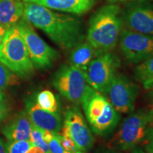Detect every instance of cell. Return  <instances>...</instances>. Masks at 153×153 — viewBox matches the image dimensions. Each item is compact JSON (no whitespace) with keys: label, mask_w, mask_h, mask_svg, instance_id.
I'll list each match as a JSON object with an SVG mask.
<instances>
[{"label":"cell","mask_w":153,"mask_h":153,"mask_svg":"<svg viewBox=\"0 0 153 153\" xmlns=\"http://www.w3.org/2000/svg\"><path fill=\"white\" fill-rule=\"evenodd\" d=\"M23 17L65 51L72 50L84 40L82 23L72 15L60 14L41 5L24 1Z\"/></svg>","instance_id":"cell-1"},{"label":"cell","mask_w":153,"mask_h":153,"mask_svg":"<svg viewBox=\"0 0 153 153\" xmlns=\"http://www.w3.org/2000/svg\"><path fill=\"white\" fill-rule=\"evenodd\" d=\"M120 9L115 4L104 6L91 16L87 40L94 48L97 56L111 52L119 41L123 24Z\"/></svg>","instance_id":"cell-2"},{"label":"cell","mask_w":153,"mask_h":153,"mask_svg":"<svg viewBox=\"0 0 153 153\" xmlns=\"http://www.w3.org/2000/svg\"><path fill=\"white\" fill-rule=\"evenodd\" d=\"M81 104L91 131L97 135H109L118 125L119 113L104 94L88 85Z\"/></svg>","instance_id":"cell-3"},{"label":"cell","mask_w":153,"mask_h":153,"mask_svg":"<svg viewBox=\"0 0 153 153\" xmlns=\"http://www.w3.org/2000/svg\"><path fill=\"white\" fill-rule=\"evenodd\" d=\"M0 62L21 78H29L34 72L27 48L16 24L9 27L0 45Z\"/></svg>","instance_id":"cell-4"},{"label":"cell","mask_w":153,"mask_h":153,"mask_svg":"<svg viewBox=\"0 0 153 153\" xmlns=\"http://www.w3.org/2000/svg\"><path fill=\"white\" fill-rule=\"evenodd\" d=\"M151 123V110H138L124 121L114 137V145L118 150H133L143 143Z\"/></svg>","instance_id":"cell-5"},{"label":"cell","mask_w":153,"mask_h":153,"mask_svg":"<svg viewBox=\"0 0 153 153\" xmlns=\"http://www.w3.org/2000/svg\"><path fill=\"white\" fill-rule=\"evenodd\" d=\"M16 26L24 38L34 68L38 69L51 68L58 57V53L56 50L45 43L35 31L33 26L24 17L19 20Z\"/></svg>","instance_id":"cell-6"},{"label":"cell","mask_w":153,"mask_h":153,"mask_svg":"<svg viewBox=\"0 0 153 153\" xmlns=\"http://www.w3.org/2000/svg\"><path fill=\"white\" fill-rule=\"evenodd\" d=\"M53 85L60 94L76 105L81 104L89 85L85 72L70 64L59 69L53 79Z\"/></svg>","instance_id":"cell-7"},{"label":"cell","mask_w":153,"mask_h":153,"mask_svg":"<svg viewBox=\"0 0 153 153\" xmlns=\"http://www.w3.org/2000/svg\"><path fill=\"white\" fill-rule=\"evenodd\" d=\"M119 66V59L112 53L98 55L91 60L85 72L87 84L104 94Z\"/></svg>","instance_id":"cell-8"},{"label":"cell","mask_w":153,"mask_h":153,"mask_svg":"<svg viewBox=\"0 0 153 153\" xmlns=\"http://www.w3.org/2000/svg\"><path fill=\"white\" fill-rule=\"evenodd\" d=\"M62 135L72 140L81 152H87L92 148L94 138L90 128L77 106H70L65 113Z\"/></svg>","instance_id":"cell-9"},{"label":"cell","mask_w":153,"mask_h":153,"mask_svg":"<svg viewBox=\"0 0 153 153\" xmlns=\"http://www.w3.org/2000/svg\"><path fill=\"white\" fill-rule=\"evenodd\" d=\"M138 88L128 78L116 74L105 93L108 100L118 113L128 114L135 108Z\"/></svg>","instance_id":"cell-10"},{"label":"cell","mask_w":153,"mask_h":153,"mask_svg":"<svg viewBox=\"0 0 153 153\" xmlns=\"http://www.w3.org/2000/svg\"><path fill=\"white\" fill-rule=\"evenodd\" d=\"M119 44L124 57L133 64H138L153 55V36L124 29Z\"/></svg>","instance_id":"cell-11"},{"label":"cell","mask_w":153,"mask_h":153,"mask_svg":"<svg viewBox=\"0 0 153 153\" xmlns=\"http://www.w3.org/2000/svg\"><path fill=\"white\" fill-rule=\"evenodd\" d=\"M128 29L153 36V7L147 4H133L123 14Z\"/></svg>","instance_id":"cell-12"},{"label":"cell","mask_w":153,"mask_h":153,"mask_svg":"<svg viewBox=\"0 0 153 153\" xmlns=\"http://www.w3.org/2000/svg\"><path fill=\"white\" fill-rule=\"evenodd\" d=\"M26 111L32 123L39 128L53 133H59L62 128V122L60 114L43 109L36 101H26Z\"/></svg>","instance_id":"cell-13"},{"label":"cell","mask_w":153,"mask_h":153,"mask_svg":"<svg viewBox=\"0 0 153 153\" xmlns=\"http://www.w3.org/2000/svg\"><path fill=\"white\" fill-rule=\"evenodd\" d=\"M32 122L26 110L17 113L6 123L2 133L8 140H30Z\"/></svg>","instance_id":"cell-14"},{"label":"cell","mask_w":153,"mask_h":153,"mask_svg":"<svg viewBox=\"0 0 153 153\" xmlns=\"http://www.w3.org/2000/svg\"><path fill=\"white\" fill-rule=\"evenodd\" d=\"M24 1L74 15L85 14L92 8L96 2L95 0H24Z\"/></svg>","instance_id":"cell-15"},{"label":"cell","mask_w":153,"mask_h":153,"mask_svg":"<svg viewBox=\"0 0 153 153\" xmlns=\"http://www.w3.org/2000/svg\"><path fill=\"white\" fill-rule=\"evenodd\" d=\"M24 0H0V24L7 28L16 25L24 16Z\"/></svg>","instance_id":"cell-16"},{"label":"cell","mask_w":153,"mask_h":153,"mask_svg":"<svg viewBox=\"0 0 153 153\" xmlns=\"http://www.w3.org/2000/svg\"><path fill=\"white\" fill-rule=\"evenodd\" d=\"M94 56H97L96 50L89 41H82L71 50L70 65L85 72Z\"/></svg>","instance_id":"cell-17"},{"label":"cell","mask_w":153,"mask_h":153,"mask_svg":"<svg viewBox=\"0 0 153 153\" xmlns=\"http://www.w3.org/2000/svg\"><path fill=\"white\" fill-rule=\"evenodd\" d=\"M134 75L145 89L150 90L153 85V55L138 63L134 70Z\"/></svg>","instance_id":"cell-18"},{"label":"cell","mask_w":153,"mask_h":153,"mask_svg":"<svg viewBox=\"0 0 153 153\" xmlns=\"http://www.w3.org/2000/svg\"><path fill=\"white\" fill-rule=\"evenodd\" d=\"M36 102L44 110L50 112H58L59 104L55 96L49 90H43L38 94Z\"/></svg>","instance_id":"cell-19"},{"label":"cell","mask_w":153,"mask_h":153,"mask_svg":"<svg viewBox=\"0 0 153 153\" xmlns=\"http://www.w3.org/2000/svg\"><path fill=\"white\" fill-rule=\"evenodd\" d=\"M19 77L10 69L0 62V92H2L10 86L19 84Z\"/></svg>","instance_id":"cell-20"},{"label":"cell","mask_w":153,"mask_h":153,"mask_svg":"<svg viewBox=\"0 0 153 153\" xmlns=\"http://www.w3.org/2000/svg\"><path fill=\"white\" fill-rule=\"evenodd\" d=\"M33 144L30 140H8L5 144L7 153H26Z\"/></svg>","instance_id":"cell-21"},{"label":"cell","mask_w":153,"mask_h":153,"mask_svg":"<svg viewBox=\"0 0 153 153\" xmlns=\"http://www.w3.org/2000/svg\"><path fill=\"white\" fill-rule=\"evenodd\" d=\"M30 141L34 145L41 148L45 153H51L49 151L48 145L45 142L43 136V129L39 128L32 123L31 132H30Z\"/></svg>","instance_id":"cell-22"},{"label":"cell","mask_w":153,"mask_h":153,"mask_svg":"<svg viewBox=\"0 0 153 153\" xmlns=\"http://www.w3.org/2000/svg\"><path fill=\"white\" fill-rule=\"evenodd\" d=\"M48 145L51 153H68L64 150L61 145L59 133H53V137L48 142Z\"/></svg>","instance_id":"cell-23"},{"label":"cell","mask_w":153,"mask_h":153,"mask_svg":"<svg viewBox=\"0 0 153 153\" xmlns=\"http://www.w3.org/2000/svg\"><path fill=\"white\" fill-rule=\"evenodd\" d=\"M60 140L62 145V148H64V150L68 153H74L76 152L78 150L77 148L74 144L72 139H70V137L65 136L64 135H60Z\"/></svg>","instance_id":"cell-24"},{"label":"cell","mask_w":153,"mask_h":153,"mask_svg":"<svg viewBox=\"0 0 153 153\" xmlns=\"http://www.w3.org/2000/svg\"><path fill=\"white\" fill-rule=\"evenodd\" d=\"M143 143L146 153H153V125H150Z\"/></svg>","instance_id":"cell-25"},{"label":"cell","mask_w":153,"mask_h":153,"mask_svg":"<svg viewBox=\"0 0 153 153\" xmlns=\"http://www.w3.org/2000/svg\"><path fill=\"white\" fill-rule=\"evenodd\" d=\"M9 113V107L4 94L0 92V125L7 118Z\"/></svg>","instance_id":"cell-26"},{"label":"cell","mask_w":153,"mask_h":153,"mask_svg":"<svg viewBox=\"0 0 153 153\" xmlns=\"http://www.w3.org/2000/svg\"><path fill=\"white\" fill-rule=\"evenodd\" d=\"M7 29H8V28H7V26H4V25L0 24V45H1L4 38Z\"/></svg>","instance_id":"cell-27"},{"label":"cell","mask_w":153,"mask_h":153,"mask_svg":"<svg viewBox=\"0 0 153 153\" xmlns=\"http://www.w3.org/2000/svg\"><path fill=\"white\" fill-rule=\"evenodd\" d=\"M26 153H45V152L41 148H40L39 147H37L36 145H33L28 149V150Z\"/></svg>","instance_id":"cell-28"},{"label":"cell","mask_w":153,"mask_h":153,"mask_svg":"<svg viewBox=\"0 0 153 153\" xmlns=\"http://www.w3.org/2000/svg\"><path fill=\"white\" fill-rule=\"evenodd\" d=\"M94 153H121L117 150H113V149H101L96 151Z\"/></svg>","instance_id":"cell-29"},{"label":"cell","mask_w":153,"mask_h":153,"mask_svg":"<svg viewBox=\"0 0 153 153\" xmlns=\"http://www.w3.org/2000/svg\"><path fill=\"white\" fill-rule=\"evenodd\" d=\"M0 153H7V152H6L5 144L1 138H0Z\"/></svg>","instance_id":"cell-30"},{"label":"cell","mask_w":153,"mask_h":153,"mask_svg":"<svg viewBox=\"0 0 153 153\" xmlns=\"http://www.w3.org/2000/svg\"><path fill=\"white\" fill-rule=\"evenodd\" d=\"M133 153H145V152H143L141 149H135V150L133 151Z\"/></svg>","instance_id":"cell-31"},{"label":"cell","mask_w":153,"mask_h":153,"mask_svg":"<svg viewBox=\"0 0 153 153\" xmlns=\"http://www.w3.org/2000/svg\"><path fill=\"white\" fill-rule=\"evenodd\" d=\"M111 2H117V1H132V0H108Z\"/></svg>","instance_id":"cell-32"},{"label":"cell","mask_w":153,"mask_h":153,"mask_svg":"<svg viewBox=\"0 0 153 153\" xmlns=\"http://www.w3.org/2000/svg\"><path fill=\"white\" fill-rule=\"evenodd\" d=\"M150 125H153V109L151 110V123Z\"/></svg>","instance_id":"cell-33"},{"label":"cell","mask_w":153,"mask_h":153,"mask_svg":"<svg viewBox=\"0 0 153 153\" xmlns=\"http://www.w3.org/2000/svg\"><path fill=\"white\" fill-rule=\"evenodd\" d=\"M74 153H82V152H81V151H76V152H74Z\"/></svg>","instance_id":"cell-34"},{"label":"cell","mask_w":153,"mask_h":153,"mask_svg":"<svg viewBox=\"0 0 153 153\" xmlns=\"http://www.w3.org/2000/svg\"><path fill=\"white\" fill-rule=\"evenodd\" d=\"M150 90H152V91H153V85L152 86V87H151V89H150Z\"/></svg>","instance_id":"cell-35"}]
</instances>
